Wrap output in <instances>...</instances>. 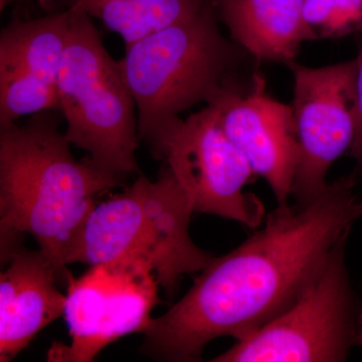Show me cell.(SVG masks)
I'll return each instance as SVG.
<instances>
[{
    "instance_id": "5bb4252c",
    "label": "cell",
    "mask_w": 362,
    "mask_h": 362,
    "mask_svg": "<svg viewBox=\"0 0 362 362\" xmlns=\"http://www.w3.org/2000/svg\"><path fill=\"white\" fill-rule=\"evenodd\" d=\"M216 0H74L92 18L122 37L125 47L185 20Z\"/></svg>"
},
{
    "instance_id": "8fae6325",
    "label": "cell",
    "mask_w": 362,
    "mask_h": 362,
    "mask_svg": "<svg viewBox=\"0 0 362 362\" xmlns=\"http://www.w3.org/2000/svg\"><path fill=\"white\" fill-rule=\"evenodd\" d=\"M221 122L255 175L270 185L278 206L288 204L299 163V142L291 105L268 94L266 82L255 74L247 89L237 83L213 102Z\"/></svg>"
},
{
    "instance_id": "6da1fadb",
    "label": "cell",
    "mask_w": 362,
    "mask_h": 362,
    "mask_svg": "<svg viewBox=\"0 0 362 362\" xmlns=\"http://www.w3.org/2000/svg\"><path fill=\"white\" fill-rule=\"evenodd\" d=\"M356 176L328 183L295 206H278L265 226L211 259L177 303L143 331L141 352L157 361H201L216 338L247 337L295 301L362 218Z\"/></svg>"
},
{
    "instance_id": "7c38bea8",
    "label": "cell",
    "mask_w": 362,
    "mask_h": 362,
    "mask_svg": "<svg viewBox=\"0 0 362 362\" xmlns=\"http://www.w3.org/2000/svg\"><path fill=\"white\" fill-rule=\"evenodd\" d=\"M0 275V361H11L40 330L65 313L66 295L57 282L69 272L44 252L23 245L6 259Z\"/></svg>"
},
{
    "instance_id": "3957f363",
    "label": "cell",
    "mask_w": 362,
    "mask_h": 362,
    "mask_svg": "<svg viewBox=\"0 0 362 362\" xmlns=\"http://www.w3.org/2000/svg\"><path fill=\"white\" fill-rule=\"evenodd\" d=\"M218 21L211 1L126 47L119 64L134 98L139 140L151 151L182 112L213 103L235 84L233 75L244 49L223 37Z\"/></svg>"
},
{
    "instance_id": "277c9868",
    "label": "cell",
    "mask_w": 362,
    "mask_h": 362,
    "mask_svg": "<svg viewBox=\"0 0 362 362\" xmlns=\"http://www.w3.org/2000/svg\"><path fill=\"white\" fill-rule=\"evenodd\" d=\"M194 213L187 194L165 164L156 180L140 175L125 192L99 202L66 247L62 264L142 261L173 296L183 276L204 270L214 259L190 238Z\"/></svg>"
},
{
    "instance_id": "2e32d148",
    "label": "cell",
    "mask_w": 362,
    "mask_h": 362,
    "mask_svg": "<svg viewBox=\"0 0 362 362\" xmlns=\"http://www.w3.org/2000/svg\"><path fill=\"white\" fill-rule=\"evenodd\" d=\"M28 0H0V9L4 11L7 6H11L13 4H21V2H25Z\"/></svg>"
},
{
    "instance_id": "52a82bcc",
    "label": "cell",
    "mask_w": 362,
    "mask_h": 362,
    "mask_svg": "<svg viewBox=\"0 0 362 362\" xmlns=\"http://www.w3.org/2000/svg\"><path fill=\"white\" fill-rule=\"evenodd\" d=\"M152 153L165 160L194 213L216 214L252 228L261 225L263 202L244 192L254 170L226 134L214 104L176 120Z\"/></svg>"
},
{
    "instance_id": "8992f818",
    "label": "cell",
    "mask_w": 362,
    "mask_h": 362,
    "mask_svg": "<svg viewBox=\"0 0 362 362\" xmlns=\"http://www.w3.org/2000/svg\"><path fill=\"white\" fill-rule=\"evenodd\" d=\"M340 240L295 301L214 362H339L362 344V301Z\"/></svg>"
},
{
    "instance_id": "9c48e42d",
    "label": "cell",
    "mask_w": 362,
    "mask_h": 362,
    "mask_svg": "<svg viewBox=\"0 0 362 362\" xmlns=\"http://www.w3.org/2000/svg\"><path fill=\"white\" fill-rule=\"evenodd\" d=\"M290 66L294 75L291 107L300 151L292 194L297 202H307L325 189L331 165L354 141L356 62L321 68L295 63Z\"/></svg>"
},
{
    "instance_id": "30bf717a",
    "label": "cell",
    "mask_w": 362,
    "mask_h": 362,
    "mask_svg": "<svg viewBox=\"0 0 362 362\" xmlns=\"http://www.w3.org/2000/svg\"><path fill=\"white\" fill-rule=\"evenodd\" d=\"M71 8L16 20L0 35V128L23 116L58 108V78Z\"/></svg>"
},
{
    "instance_id": "ba28073f",
    "label": "cell",
    "mask_w": 362,
    "mask_h": 362,
    "mask_svg": "<svg viewBox=\"0 0 362 362\" xmlns=\"http://www.w3.org/2000/svg\"><path fill=\"white\" fill-rule=\"evenodd\" d=\"M87 273L66 278L65 313L71 344L54 343L47 361L88 362L111 343L143 333L158 302V282L149 265L120 259L90 266Z\"/></svg>"
},
{
    "instance_id": "4fadbf2b",
    "label": "cell",
    "mask_w": 362,
    "mask_h": 362,
    "mask_svg": "<svg viewBox=\"0 0 362 362\" xmlns=\"http://www.w3.org/2000/svg\"><path fill=\"white\" fill-rule=\"evenodd\" d=\"M304 0H216L218 18L235 44L261 61L294 63L300 47L317 40Z\"/></svg>"
},
{
    "instance_id": "5b68a950",
    "label": "cell",
    "mask_w": 362,
    "mask_h": 362,
    "mask_svg": "<svg viewBox=\"0 0 362 362\" xmlns=\"http://www.w3.org/2000/svg\"><path fill=\"white\" fill-rule=\"evenodd\" d=\"M70 8L58 78V108L66 119V137L87 151L98 168L123 177L138 169L134 98L93 18L77 6Z\"/></svg>"
},
{
    "instance_id": "7a4b0ae2",
    "label": "cell",
    "mask_w": 362,
    "mask_h": 362,
    "mask_svg": "<svg viewBox=\"0 0 362 362\" xmlns=\"http://www.w3.org/2000/svg\"><path fill=\"white\" fill-rule=\"evenodd\" d=\"M71 143L47 111L0 131V254L21 246L25 233L59 267L99 199L121 176L77 160Z\"/></svg>"
},
{
    "instance_id": "9a60e30c",
    "label": "cell",
    "mask_w": 362,
    "mask_h": 362,
    "mask_svg": "<svg viewBox=\"0 0 362 362\" xmlns=\"http://www.w3.org/2000/svg\"><path fill=\"white\" fill-rule=\"evenodd\" d=\"M356 102H357V124L354 141L352 143L349 154L357 163L359 173H362V47L356 58Z\"/></svg>"
}]
</instances>
